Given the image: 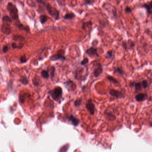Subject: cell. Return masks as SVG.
Returning a JSON list of instances; mask_svg holds the SVG:
<instances>
[{
	"mask_svg": "<svg viewBox=\"0 0 152 152\" xmlns=\"http://www.w3.org/2000/svg\"><path fill=\"white\" fill-rule=\"evenodd\" d=\"M7 10L13 20L19 21L18 10L16 6L12 2H9L7 6Z\"/></svg>",
	"mask_w": 152,
	"mask_h": 152,
	"instance_id": "obj_1",
	"label": "cell"
},
{
	"mask_svg": "<svg viewBox=\"0 0 152 152\" xmlns=\"http://www.w3.org/2000/svg\"><path fill=\"white\" fill-rule=\"evenodd\" d=\"M45 7L48 13L55 21H58L60 19V13L56 8L51 6L49 3L46 4Z\"/></svg>",
	"mask_w": 152,
	"mask_h": 152,
	"instance_id": "obj_2",
	"label": "cell"
},
{
	"mask_svg": "<svg viewBox=\"0 0 152 152\" xmlns=\"http://www.w3.org/2000/svg\"><path fill=\"white\" fill-rule=\"evenodd\" d=\"M50 96L54 100L58 101L62 97L63 94L62 89L60 87H58L54 88L50 92Z\"/></svg>",
	"mask_w": 152,
	"mask_h": 152,
	"instance_id": "obj_3",
	"label": "cell"
},
{
	"mask_svg": "<svg viewBox=\"0 0 152 152\" xmlns=\"http://www.w3.org/2000/svg\"><path fill=\"white\" fill-rule=\"evenodd\" d=\"M1 31L7 35H10L11 34V28L9 23H3L1 27Z\"/></svg>",
	"mask_w": 152,
	"mask_h": 152,
	"instance_id": "obj_4",
	"label": "cell"
},
{
	"mask_svg": "<svg viewBox=\"0 0 152 152\" xmlns=\"http://www.w3.org/2000/svg\"><path fill=\"white\" fill-rule=\"evenodd\" d=\"M109 93L112 96L114 97L116 99H122L124 98V93L123 91L111 89L109 91Z\"/></svg>",
	"mask_w": 152,
	"mask_h": 152,
	"instance_id": "obj_5",
	"label": "cell"
},
{
	"mask_svg": "<svg viewBox=\"0 0 152 152\" xmlns=\"http://www.w3.org/2000/svg\"><path fill=\"white\" fill-rule=\"evenodd\" d=\"M86 108H87L88 111H89L91 115H94L95 112V105L92 102V100L91 99H90L87 101L86 105Z\"/></svg>",
	"mask_w": 152,
	"mask_h": 152,
	"instance_id": "obj_6",
	"label": "cell"
},
{
	"mask_svg": "<svg viewBox=\"0 0 152 152\" xmlns=\"http://www.w3.org/2000/svg\"><path fill=\"white\" fill-rule=\"evenodd\" d=\"M122 46L125 50H131L135 47V43L131 39L124 41L122 42Z\"/></svg>",
	"mask_w": 152,
	"mask_h": 152,
	"instance_id": "obj_7",
	"label": "cell"
},
{
	"mask_svg": "<svg viewBox=\"0 0 152 152\" xmlns=\"http://www.w3.org/2000/svg\"><path fill=\"white\" fill-rule=\"evenodd\" d=\"M93 71V75L96 78L99 77L103 72V66L100 63H97Z\"/></svg>",
	"mask_w": 152,
	"mask_h": 152,
	"instance_id": "obj_8",
	"label": "cell"
},
{
	"mask_svg": "<svg viewBox=\"0 0 152 152\" xmlns=\"http://www.w3.org/2000/svg\"><path fill=\"white\" fill-rule=\"evenodd\" d=\"M85 53L89 56H99L97 52V49L94 47H91L87 49L85 51Z\"/></svg>",
	"mask_w": 152,
	"mask_h": 152,
	"instance_id": "obj_9",
	"label": "cell"
},
{
	"mask_svg": "<svg viewBox=\"0 0 152 152\" xmlns=\"http://www.w3.org/2000/svg\"><path fill=\"white\" fill-rule=\"evenodd\" d=\"M141 8H144L146 10L147 15L148 17L152 14V1H150L147 3H144L141 7Z\"/></svg>",
	"mask_w": 152,
	"mask_h": 152,
	"instance_id": "obj_10",
	"label": "cell"
},
{
	"mask_svg": "<svg viewBox=\"0 0 152 152\" xmlns=\"http://www.w3.org/2000/svg\"><path fill=\"white\" fill-rule=\"evenodd\" d=\"M50 60L52 61H58V60H60V61L64 62L66 60V58L64 56L61 55L59 54H55V55H52L50 57Z\"/></svg>",
	"mask_w": 152,
	"mask_h": 152,
	"instance_id": "obj_11",
	"label": "cell"
},
{
	"mask_svg": "<svg viewBox=\"0 0 152 152\" xmlns=\"http://www.w3.org/2000/svg\"><path fill=\"white\" fill-rule=\"evenodd\" d=\"M67 118L68 121L71 122V124L75 127H77L80 123V120L75 117L72 115H70L67 116Z\"/></svg>",
	"mask_w": 152,
	"mask_h": 152,
	"instance_id": "obj_12",
	"label": "cell"
},
{
	"mask_svg": "<svg viewBox=\"0 0 152 152\" xmlns=\"http://www.w3.org/2000/svg\"><path fill=\"white\" fill-rule=\"evenodd\" d=\"M148 96L146 94L139 93L135 96V99L137 102H142L147 99Z\"/></svg>",
	"mask_w": 152,
	"mask_h": 152,
	"instance_id": "obj_13",
	"label": "cell"
},
{
	"mask_svg": "<svg viewBox=\"0 0 152 152\" xmlns=\"http://www.w3.org/2000/svg\"><path fill=\"white\" fill-rule=\"evenodd\" d=\"M64 85L68 91H69V89L70 90H74L76 88V85L72 80H69L65 83Z\"/></svg>",
	"mask_w": 152,
	"mask_h": 152,
	"instance_id": "obj_14",
	"label": "cell"
},
{
	"mask_svg": "<svg viewBox=\"0 0 152 152\" xmlns=\"http://www.w3.org/2000/svg\"><path fill=\"white\" fill-rule=\"evenodd\" d=\"M16 26H18V28L20 30H23V31H25L27 33H29L30 32V28L28 26H25L24 25L21 23L19 21H18L17 24H16Z\"/></svg>",
	"mask_w": 152,
	"mask_h": 152,
	"instance_id": "obj_15",
	"label": "cell"
},
{
	"mask_svg": "<svg viewBox=\"0 0 152 152\" xmlns=\"http://www.w3.org/2000/svg\"><path fill=\"white\" fill-rule=\"evenodd\" d=\"M104 116H105L106 119L108 121H114L116 119L115 115L111 112H105Z\"/></svg>",
	"mask_w": 152,
	"mask_h": 152,
	"instance_id": "obj_16",
	"label": "cell"
},
{
	"mask_svg": "<svg viewBox=\"0 0 152 152\" xmlns=\"http://www.w3.org/2000/svg\"><path fill=\"white\" fill-rule=\"evenodd\" d=\"M131 87H135V90L136 91H139L142 90L141 88V84L140 82H132L130 84Z\"/></svg>",
	"mask_w": 152,
	"mask_h": 152,
	"instance_id": "obj_17",
	"label": "cell"
},
{
	"mask_svg": "<svg viewBox=\"0 0 152 152\" xmlns=\"http://www.w3.org/2000/svg\"><path fill=\"white\" fill-rule=\"evenodd\" d=\"M75 17V15L74 13L72 12H70V13H67L63 17V18L64 20H72L74 19Z\"/></svg>",
	"mask_w": 152,
	"mask_h": 152,
	"instance_id": "obj_18",
	"label": "cell"
},
{
	"mask_svg": "<svg viewBox=\"0 0 152 152\" xmlns=\"http://www.w3.org/2000/svg\"><path fill=\"white\" fill-rule=\"evenodd\" d=\"M13 40L15 41L22 42L24 41L25 40V38L22 35L16 34L13 36Z\"/></svg>",
	"mask_w": 152,
	"mask_h": 152,
	"instance_id": "obj_19",
	"label": "cell"
},
{
	"mask_svg": "<svg viewBox=\"0 0 152 152\" xmlns=\"http://www.w3.org/2000/svg\"><path fill=\"white\" fill-rule=\"evenodd\" d=\"M92 22L91 21H89L88 22H84L83 23L82 26L81 28L82 30H85L87 28L92 26Z\"/></svg>",
	"mask_w": 152,
	"mask_h": 152,
	"instance_id": "obj_20",
	"label": "cell"
},
{
	"mask_svg": "<svg viewBox=\"0 0 152 152\" xmlns=\"http://www.w3.org/2000/svg\"><path fill=\"white\" fill-rule=\"evenodd\" d=\"M24 44L23 43H19L18 44L13 42L11 44V47L13 49H21L22 48H23Z\"/></svg>",
	"mask_w": 152,
	"mask_h": 152,
	"instance_id": "obj_21",
	"label": "cell"
},
{
	"mask_svg": "<svg viewBox=\"0 0 152 152\" xmlns=\"http://www.w3.org/2000/svg\"><path fill=\"white\" fill-rule=\"evenodd\" d=\"M48 18L46 15H42L40 16L39 20L42 24H44L48 21Z\"/></svg>",
	"mask_w": 152,
	"mask_h": 152,
	"instance_id": "obj_22",
	"label": "cell"
},
{
	"mask_svg": "<svg viewBox=\"0 0 152 152\" xmlns=\"http://www.w3.org/2000/svg\"><path fill=\"white\" fill-rule=\"evenodd\" d=\"M12 20V18L8 15L4 16L2 18V21L3 23H11Z\"/></svg>",
	"mask_w": 152,
	"mask_h": 152,
	"instance_id": "obj_23",
	"label": "cell"
},
{
	"mask_svg": "<svg viewBox=\"0 0 152 152\" xmlns=\"http://www.w3.org/2000/svg\"><path fill=\"white\" fill-rule=\"evenodd\" d=\"M107 79L108 80L109 82L113 83V84H116L118 83L117 80L115 79V78H114L113 76H110V75H107Z\"/></svg>",
	"mask_w": 152,
	"mask_h": 152,
	"instance_id": "obj_24",
	"label": "cell"
},
{
	"mask_svg": "<svg viewBox=\"0 0 152 152\" xmlns=\"http://www.w3.org/2000/svg\"><path fill=\"white\" fill-rule=\"evenodd\" d=\"M82 99V98H80L78 99H76L74 102V104L75 107H79L81 105Z\"/></svg>",
	"mask_w": 152,
	"mask_h": 152,
	"instance_id": "obj_25",
	"label": "cell"
},
{
	"mask_svg": "<svg viewBox=\"0 0 152 152\" xmlns=\"http://www.w3.org/2000/svg\"><path fill=\"white\" fill-rule=\"evenodd\" d=\"M114 72L115 73H118L121 75H124V72L123 70H122L121 68L119 67H115L114 68Z\"/></svg>",
	"mask_w": 152,
	"mask_h": 152,
	"instance_id": "obj_26",
	"label": "cell"
},
{
	"mask_svg": "<svg viewBox=\"0 0 152 152\" xmlns=\"http://www.w3.org/2000/svg\"><path fill=\"white\" fill-rule=\"evenodd\" d=\"M54 1H56L58 5L60 7H65L66 2L65 0H53Z\"/></svg>",
	"mask_w": 152,
	"mask_h": 152,
	"instance_id": "obj_27",
	"label": "cell"
},
{
	"mask_svg": "<svg viewBox=\"0 0 152 152\" xmlns=\"http://www.w3.org/2000/svg\"><path fill=\"white\" fill-rule=\"evenodd\" d=\"M113 50H109L107 52L106 54L105 58L106 59H109V58H111L113 56Z\"/></svg>",
	"mask_w": 152,
	"mask_h": 152,
	"instance_id": "obj_28",
	"label": "cell"
},
{
	"mask_svg": "<svg viewBox=\"0 0 152 152\" xmlns=\"http://www.w3.org/2000/svg\"><path fill=\"white\" fill-rule=\"evenodd\" d=\"M41 75L43 78H45V79H48L49 77V75L47 71H42L41 72Z\"/></svg>",
	"mask_w": 152,
	"mask_h": 152,
	"instance_id": "obj_29",
	"label": "cell"
},
{
	"mask_svg": "<svg viewBox=\"0 0 152 152\" xmlns=\"http://www.w3.org/2000/svg\"><path fill=\"white\" fill-rule=\"evenodd\" d=\"M141 86L143 87L144 88H146L148 86V82L145 80L142 81V82L141 83Z\"/></svg>",
	"mask_w": 152,
	"mask_h": 152,
	"instance_id": "obj_30",
	"label": "cell"
},
{
	"mask_svg": "<svg viewBox=\"0 0 152 152\" xmlns=\"http://www.w3.org/2000/svg\"><path fill=\"white\" fill-rule=\"evenodd\" d=\"M89 62L88 58H84L82 61L81 62L80 64L82 66H84L85 65L87 64Z\"/></svg>",
	"mask_w": 152,
	"mask_h": 152,
	"instance_id": "obj_31",
	"label": "cell"
},
{
	"mask_svg": "<svg viewBox=\"0 0 152 152\" xmlns=\"http://www.w3.org/2000/svg\"><path fill=\"white\" fill-rule=\"evenodd\" d=\"M20 81L22 83L24 84H26L28 83V80H27V79L26 77H23L21 78V80Z\"/></svg>",
	"mask_w": 152,
	"mask_h": 152,
	"instance_id": "obj_32",
	"label": "cell"
},
{
	"mask_svg": "<svg viewBox=\"0 0 152 152\" xmlns=\"http://www.w3.org/2000/svg\"><path fill=\"white\" fill-rule=\"evenodd\" d=\"M36 2L39 4V5H42L43 6H46L47 3L43 1V0H36Z\"/></svg>",
	"mask_w": 152,
	"mask_h": 152,
	"instance_id": "obj_33",
	"label": "cell"
},
{
	"mask_svg": "<svg viewBox=\"0 0 152 152\" xmlns=\"http://www.w3.org/2000/svg\"><path fill=\"white\" fill-rule=\"evenodd\" d=\"M125 12L126 13V14H130V13H132V10L131 8L130 7H126L125 8Z\"/></svg>",
	"mask_w": 152,
	"mask_h": 152,
	"instance_id": "obj_34",
	"label": "cell"
},
{
	"mask_svg": "<svg viewBox=\"0 0 152 152\" xmlns=\"http://www.w3.org/2000/svg\"><path fill=\"white\" fill-rule=\"evenodd\" d=\"M9 51V48L7 45H5L2 48V51L4 53H7Z\"/></svg>",
	"mask_w": 152,
	"mask_h": 152,
	"instance_id": "obj_35",
	"label": "cell"
},
{
	"mask_svg": "<svg viewBox=\"0 0 152 152\" xmlns=\"http://www.w3.org/2000/svg\"><path fill=\"white\" fill-rule=\"evenodd\" d=\"M85 1L84 5H91L92 4V1L91 0H83Z\"/></svg>",
	"mask_w": 152,
	"mask_h": 152,
	"instance_id": "obj_36",
	"label": "cell"
},
{
	"mask_svg": "<svg viewBox=\"0 0 152 152\" xmlns=\"http://www.w3.org/2000/svg\"><path fill=\"white\" fill-rule=\"evenodd\" d=\"M20 61H21V63H26V61H27L26 57L25 56L21 57V58H20Z\"/></svg>",
	"mask_w": 152,
	"mask_h": 152,
	"instance_id": "obj_37",
	"label": "cell"
},
{
	"mask_svg": "<svg viewBox=\"0 0 152 152\" xmlns=\"http://www.w3.org/2000/svg\"><path fill=\"white\" fill-rule=\"evenodd\" d=\"M51 68H52V69H51V77H52V78H53L54 76V73H55V68L54 67H52Z\"/></svg>",
	"mask_w": 152,
	"mask_h": 152,
	"instance_id": "obj_38",
	"label": "cell"
},
{
	"mask_svg": "<svg viewBox=\"0 0 152 152\" xmlns=\"http://www.w3.org/2000/svg\"><path fill=\"white\" fill-rule=\"evenodd\" d=\"M85 86H83V87H82V91H84V90H85Z\"/></svg>",
	"mask_w": 152,
	"mask_h": 152,
	"instance_id": "obj_39",
	"label": "cell"
},
{
	"mask_svg": "<svg viewBox=\"0 0 152 152\" xmlns=\"http://www.w3.org/2000/svg\"><path fill=\"white\" fill-rule=\"evenodd\" d=\"M0 7H1V4H0ZM0 14H1V12H0Z\"/></svg>",
	"mask_w": 152,
	"mask_h": 152,
	"instance_id": "obj_40",
	"label": "cell"
}]
</instances>
